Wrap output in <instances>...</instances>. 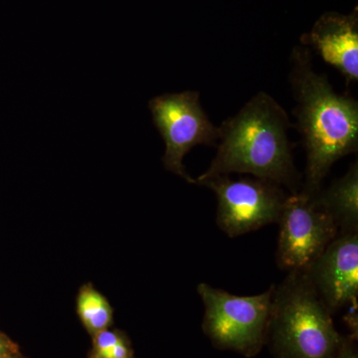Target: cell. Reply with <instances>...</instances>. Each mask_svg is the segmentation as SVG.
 Segmentation results:
<instances>
[{
  "mask_svg": "<svg viewBox=\"0 0 358 358\" xmlns=\"http://www.w3.org/2000/svg\"><path fill=\"white\" fill-rule=\"evenodd\" d=\"M289 127L288 115L277 101L264 92L256 94L218 127L217 154L208 169L195 179L196 185L218 176L247 173L298 192Z\"/></svg>",
  "mask_w": 358,
  "mask_h": 358,
  "instance_id": "2",
  "label": "cell"
},
{
  "mask_svg": "<svg viewBox=\"0 0 358 358\" xmlns=\"http://www.w3.org/2000/svg\"><path fill=\"white\" fill-rule=\"evenodd\" d=\"M103 358H131V350L126 341L122 339Z\"/></svg>",
  "mask_w": 358,
  "mask_h": 358,
  "instance_id": "14",
  "label": "cell"
},
{
  "mask_svg": "<svg viewBox=\"0 0 358 358\" xmlns=\"http://www.w3.org/2000/svg\"><path fill=\"white\" fill-rule=\"evenodd\" d=\"M296 106L294 115L307 152L301 192L313 196L331 166L358 148V103L339 95L326 75L313 70L310 48L296 47L289 76Z\"/></svg>",
  "mask_w": 358,
  "mask_h": 358,
  "instance_id": "1",
  "label": "cell"
},
{
  "mask_svg": "<svg viewBox=\"0 0 358 358\" xmlns=\"http://www.w3.org/2000/svg\"><path fill=\"white\" fill-rule=\"evenodd\" d=\"M312 197L315 205L333 218L338 233L358 231L357 162L352 164L343 178Z\"/></svg>",
  "mask_w": 358,
  "mask_h": 358,
  "instance_id": "10",
  "label": "cell"
},
{
  "mask_svg": "<svg viewBox=\"0 0 358 358\" xmlns=\"http://www.w3.org/2000/svg\"><path fill=\"white\" fill-rule=\"evenodd\" d=\"M306 272L331 312L357 308L358 231L338 233Z\"/></svg>",
  "mask_w": 358,
  "mask_h": 358,
  "instance_id": "8",
  "label": "cell"
},
{
  "mask_svg": "<svg viewBox=\"0 0 358 358\" xmlns=\"http://www.w3.org/2000/svg\"><path fill=\"white\" fill-rule=\"evenodd\" d=\"M0 358H18L17 348L2 334H0Z\"/></svg>",
  "mask_w": 358,
  "mask_h": 358,
  "instance_id": "13",
  "label": "cell"
},
{
  "mask_svg": "<svg viewBox=\"0 0 358 358\" xmlns=\"http://www.w3.org/2000/svg\"><path fill=\"white\" fill-rule=\"evenodd\" d=\"M331 358H357V355L352 343L341 341V345Z\"/></svg>",
  "mask_w": 358,
  "mask_h": 358,
  "instance_id": "15",
  "label": "cell"
},
{
  "mask_svg": "<svg viewBox=\"0 0 358 358\" xmlns=\"http://www.w3.org/2000/svg\"><path fill=\"white\" fill-rule=\"evenodd\" d=\"M155 128L166 143L164 166L171 173L196 183L186 173L182 160L192 148L199 145H214L219 129L209 119L200 103L199 92L164 94L148 103Z\"/></svg>",
  "mask_w": 358,
  "mask_h": 358,
  "instance_id": "5",
  "label": "cell"
},
{
  "mask_svg": "<svg viewBox=\"0 0 358 358\" xmlns=\"http://www.w3.org/2000/svg\"><path fill=\"white\" fill-rule=\"evenodd\" d=\"M274 289L240 296L201 282L197 291L205 308V333L220 348L255 355L270 329Z\"/></svg>",
  "mask_w": 358,
  "mask_h": 358,
  "instance_id": "4",
  "label": "cell"
},
{
  "mask_svg": "<svg viewBox=\"0 0 358 358\" xmlns=\"http://www.w3.org/2000/svg\"><path fill=\"white\" fill-rule=\"evenodd\" d=\"M277 263L288 272H306L338 236L333 218L305 192L287 196L280 215Z\"/></svg>",
  "mask_w": 358,
  "mask_h": 358,
  "instance_id": "7",
  "label": "cell"
},
{
  "mask_svg": "<svg viewBox=\"0 0 358 358\" xmlns=\"http://www.w3.org/2000/svg\"><path fill=\"white\" fill-rule=\"evenodd\" d=\"M301 42L308 48L313 47L324 62L341 72L346 81H357V7L350 14H322L310 31L301 37Z\"/></svg>",
  "mask_w": 358,
  "mask_h": 358,
  "instance_id": "9",
  "label": "cell"
},
{
  "mask_svg": "<svg viewBox=\"0 0 358 358\" xmlns=\"http://www.w3.org/2000/svg\"><path fill=\"white\" fill-rule=\"evenodd\" d=\"M217 196V224L229 237H238L279 221L286 193L282 186L260 178L218 176L200 183Z\"/></svg>",
  "mask_w": 358,
  "mask_h": 358,
  "instance_id": "6",
  "label": "cell"
},
{
  "mask_svg": "<svg viewBox=\"0 0 358 358\" xmlns=\"http://www.w3.org/2000/svg\"><path fill=\"white\" fill-rule=\"evenodd\" d=\"M307 272H289L273 294L270 329L282 358H331L341 336Z\"/></svg>",
  "mask_w": 358,
  "mask_h": 358,
  "instance_id": "3",
  "label": "cell"
},
{
  "mask_svg": "<svg viewBox=\"0 0 358 358\" xmlns=\"http://www.w3.org/2000/svg\"><path fill=\"white\" fill-rule=\"evenodd\" d=\"M122 336L114 331H100L94 336V348L91 358H103L108 352L120 341H122Z\"/></svg>",
  "mask_w": 358,
  "mask_h": 358,
  "instance_id": "12",
  "label": "cell"
},
{
  "mask_svg": "<svg viewBox=\"0 0 358 358\" xmlns=\"http://www.w3.org/2000/svg\"><path fill=\"white\" fill-rule=\"evenodd\" d=\"M78 315L92 336L105 331L113 320V308L92 285L82 287L77 300Z\"/></svg>",
  "mask_w": 358,
  "mask_h": 358,
  "instance_id": "11",
  "label": "cell"
}]
</instances>
